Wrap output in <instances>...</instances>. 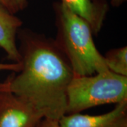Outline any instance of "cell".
<instances>
[{
    "label": "cell",
    "mask_w": 127,
    "mask_h": 127,
    "mask_svg": "<svg viewBox=\"0 0 127 127\" xmlns=\"http://www.w3.org/2000/svg\"><path fill=\"white\" fill-rule=\"evenodd\" d=\"M21 68L0 83L32 104L47 122H58L66 114V91L74 74L55 40L28 30H19Z\"/></svg>",
    "instance_id": "1"
},
{
    "label": "cell",
    "mask_w": 127,
    "mask_h": 127,
    "mask_svg": "<svg viewBox=\"0 0 127 127\" xmlns=\"http://www.w3.org/2000/svg\"><path fill=\"white\" fill-rule=\"evenodd\" d=\"M54 9L57 28L55 42L74 76H90L108 71L104 56L95 45L89 24L62 2L55 3Z\"/></svg>",
    "instance_id": "2"
},
{
    "label": "cell",
    "mask_w": 127,
    "mask_h": 127,
    "mask_svg": "<svg viewBox=\"0 0 127 127\" xmlns=\"http://www.w3.org/2000/svg\"><path fill=\"white\" fill-rule=\"evenodd\" d=\"M127 100V76L110 71L73 76L66 91V114Z\"/></svg>",
    "instance_id": "3"
},
{
    "label": "cell",
    "mask_w": 127,
    "mask_h": 127,
    "mask_svg": "<svg viewBox=\"0 0 127 127\" xmlns=\"http://www.w3.org/2000/svg\"><path fill=\"white\" fill-rule=\"evenodd\" d=\"M44 120L32 104L11 93L0 91V127H40Z\"/></svg>",
    "instance_id": "4"
},
{
    "label": "cell",
    "mask_w": 127,
    "mask_h": 127,
    "mask_svg": "<svg viewBox=\"0 0 127 127\" xmlns=\"http://www.w3.org/2000/svg\"><path fill=\"white\" fill-rule=\"evenodd\" d=\"M58 124L59 127H127V100L117 103L112 110L102 114H66Z\"/></svg>",
    "instance_id": "5"
},
{
    "label": "cell",
    "mask_w": 127,
    "mask_h": 127,
    "mask_svg": "<svg viewBox=\"0 0 127 127\" xmlns=\"http://www.w3.org/2000/svg\"><path fill=\"white\" fill-rule=\"evenodd\" d=\"M73 14L85 20L91 26L93 35H97L103 26L108 11L104 0H61Z\"/></svg>",
    "instance_id": "6"
},
{
    "label": "cell",
    "mask_w": 127,
    "mask_h": 127,
    "mask_svg": "<svg viewBox=\"0 0 127 127\" xmlns=\"http://www.w3.org/2000/svg\"><path fill=\"white\" fill-rule=\"evenodd\" d=\"M22 24L20 18L0 6V47L13 62H20L16 39Z\"/></svg>",
    "instance_id": "7"
},
{
    "label": "cell",
    "mask_w": 127,
    "mask_h": 127,
    "mask_svg": "<svg viewBox=\"0 0 127 127\" xmlns=\"http://www.w3.org/2000/svg\"><path fill=\"white\" fill-rule=\"evenodd\" d=\"M105 64L110 71L127 76V46L112 49L104 56Z\"/></svg>",
    "instance_id": "8"
},
{
    "label": "cell",
    "mask_w": 127,
    "mask_h": 127,
    "mask_svg": "<svg viewBox=\"0 0 127 127\" xmlns=\"http://www.w3.org/2000/svg\"><path fill=\"white\" fill-rule=\"evenodd\" d=\"M0 6L11 14H16L27 7V0H0Z\"/></svg>",
    "instance_id": "9"
},
{
    "label": "cell",
    "mask_w": 127,
    "mask_h": 127,
    "mask_svg": "<svg viewBox=\"0 0 127 127\" xmlns=\"http://www.w3.org/2000/svg\"><path fill=\"white\" fill-rule=\"evenodd\" d=\"M21 68V64L19 62L12 63H1L0 62V71H11L13 72H17Z\"/></svg>",
    "instance_id": "10"
},
{
    "label": "cell",
    "mask_w": 127,
    "mask_h": 127,
    "mask_svg": "<svg viewBox=\"0 0 127 127\" xmlns=\"http://www.w3.org/2000/svg\"><path fill=\"white\" fill-rule=\"evenodd\" d=\"M127 0H111V4L115 7H118L124 4Z\"/></svg>",
    "instance_id": "11"
}]
</instances>
